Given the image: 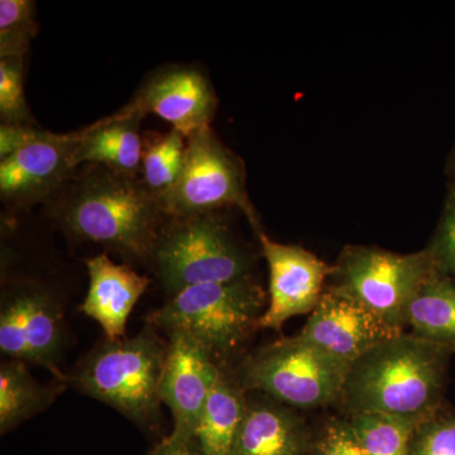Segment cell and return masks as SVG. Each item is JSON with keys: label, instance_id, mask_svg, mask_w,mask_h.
I'll return each mask as SVG.
<instances>
[{"label": "cell", "instance_id": "8fae6325", "mask_svg": "<svg viewBox=\"0 0 455 455\" xmlns=\"http://www.w3.org/2000/svg\"><path fill=\"white\" fill-rule=\"evenodd\" d=\"M259 236L269 272V305L259 329L280 331L291 317L313 313L334 267L299 245L277 243L260 230Z\"/></svg>", "mask_w": 455, "mask_h": 455}, {"label": "cell", "instance_id": "5bb4252c", "mask_svg": "<svg viewBox=\"0 0 455 455\" xmlns=\"http://www.w3.org/2000/svg\"><path fill=\"white\" fill-rule=\"evenodd\" d=\"M220 373L218 362L196 341L184 335L169 337L161 400L173 418L170 436L196 438L200 416Z\"/></svg>", "mask_w": 455, "mask_h": 455}, {"label": "cell", "instance_id": "ffe728a7", "mask_svg": "<svg viewBox=\"0 0 455 455\" xmlns=\"http://www.w3.org/2000/svg\"><path fill=\"white\" fill-rule=\"evenodd\" d=\"M62 387L36 381L25 362L9 359L0 366V433L7 434L46 411Z\"/></svg>", "mask_w": 455, "mask_h": 455}, {"label": "cell", "instance_id": "30bf717a", "mask_svg": "<svg viewBox=\"0 0 455 455\" xmlns=\"http://www.w3.org/2000/svg\"><path fill=\"white\" fill-rule=\"evenodd\" d=\"M80 131L51 133L23 147L0 163V197L9 208H29L51 202L73 179Z\"/></svg>", "mask_w": 455, "mask_h": 455}, {"label": "cell", "instance_id": "6da1fadb", "mask_svg": "<svg viewBox=\"0 0 455 455\" xmlns=\"http://www.w3.org/2000/svg\"><path fill=\"white\" fill-rule=\"evenodd\" d=\"M51 215L76 241L106 245L128 259H149L167 217L140 176L90 164L50 202Z\"/></svg>", "mask_w": 455, "mask_h": 455}, {"label": "cell", "instance_id": "3957f363", "mask_svg": "<svg viewBox=\"0 0 455 455\" xmlns=\"http://www.w3.org/2000/svg\"><path fill=\"white\" fill-rule=\"evenodd\" d=\"M167 355L169 341L146 328L136 337L99 344L76 368L73 382L133 423L151 427L160 416Z\"/></svg>", "mask_w": 455, "mask_h": 455}, {"label": "cell", "instance_id": "7402d4cb", "mask_svg": "<svg viewBox=\"0 0 455 455\" xmlns=\"http://www.w3.org/2000/svg\"><path fill=\"white\" fill-rule=\"evenodd\" d=\"M368 455H411L415 431L423 421L381 414L350 415Z\"/></svg>", "mask_w": 455, "mask_h": 455}, {"label": "cell", "instance_id": "8992f818", "mask_svg": "<svg viewBox=\"0 0 455 455\" xmlns=\"http://www.w3.org/2000/svg\"><path fill=\"white\" fill-rule=\"evenodd\" d=\"M438 271L429 250L411 254L350 245L334 266V290L403 331L416 293Z\"/></svg>", "mask_w": 455, "mask_h": 455}, {"label": "cell", "instance_id": "ac0fdd59", "mask_svg": "<svg viewBox=\"0 0 455 455\" xmlns=\"http://www.w3.org/2000/svg\"><path fill=\"white\" fill-rule=\"evenodd\" d=\"M243 390L220 368L196 431V442L204 454L235 455L247 410Z\"/></svg>", "mask_w": 455, "mask_h": 455}, {"label": "cell", "instance_id": "2e32d148", "mask_svg": "<svg viewBox=\"0 0 455 455\" xmlns=\"http://www.w3.org/2000/svg\"><path fill=\"white\" fill-rule=\"evenodd\" d=\"M311 445L307 424L289 406L247 400L235 455H310Z\"/></svg>", "mask_w": 455, "mask_h": 455}, {"label": "cell", "instance_id": "7c38bea8", "mask_svg": "<svg viewBox=\"0 0 455 455\" xmlns=\"http://www.w3.org/2000/svg\"><path fill=\"white\" fill-rule=\"evenodd\" d=\"M218 99L209 77L196 66L170 65L147 77L125 114H155L188 137L211 127Z\"/></svg>", "mask_w": 455, "mask_h": 455}, {"label": "cell", "instance_id": "52a82bcc", "mask_svg": "<svg viewBox=\"0 0 455 455\" xmlns=\"http://www.w3.org/2000/svg\"><path fill=\"white\" fill-rule=\"evenodd\" d=\"M348 370L296 335L248 358L242 366V387L286 406L311 409L339 400Z\"/></svg>", "mask_w": 455, "mask_h": 455}, {"label": "cell", "instance_id": "603a6c76", "mask_svg": "<svg viewBox=\"0 0 455 455\" xmlns=\"http://www.w3.org/2000/svg\"><path fill=\"white\" fill-rule=\"evenodd\" d=\"M36 3L31 0L0 2V59H25L37 35Z\"/></svg>", "mask_w": 455, "mask_h": 455}, {"label": "cell", "instance_id": "9c48e42d", "mask_svg": "<svg viewBox=\"0 0 455 455\" xmlns=\"http://www.w3.org/2000/svg\"><path fill=\"white\" fill-rule=\"evenodd\" d=\"M64 313L55 292L35 281L9 287L0 309V350L9 359L47 367L62 379Z\"/></svg>", "mask_w": 455, "mask_h": 455}, {"label": "cell", "instance_id": "d4e9b609", "mask_svg": "<svg viewBox=\"0 0 455 455\" xmlns=\"http://www.w3.org/2000/svg\"><path fill=\"white\" fill-rule=\"evenodd\" d=\"M411 455H455V418L436 414L415 431Z\"/></svg>", "mask_w": 455, "mask_h": 455}, {"label": "cell", "instance_id": "9a60e30c", "mask_svg": "<svg viewBox=\"0 0 455 455\" xmlns=\"http://www.w3.org/2000/svg\"><path fill=\"white\" fill-rule=\"evenodd\" d=\"M89 290L82 311L103 328L108 340L124 338L133 307L146 292L149 278L127 265H116L107 254L85 260Z\"/></svg>", "mask_w": 455, "mask_h": 455}, {"label": "cell", "instance_id": "484cf974", "mask_svg": "<svg viewBox=\"0 0 455 455\" xmlns=\"http://www.w3.org/2000/svg\"><path fill=\"white\" fill-rule=\"evenodd\" d=\"M310 455H368L349 420L331 419L313 440Z\"/></svg>", "mask_w": 455, "mask_h": 455}, {"label": "cell", "instance_id": "f1b7e54d", "mask_svg": "<svg viewBox=\"0 0 455 455\" xmlns=\"http://www.w3.org/2000/svg\"><path fill=\"white\" fill-rule=\"evenodd\" d=\"M148 455H205L196 438L175 439L167 436L160 444L156 445Z\"/></svg>", "mask_w": 455, "mask_h": 455}, {"label": "cell", "instance_id": "44dd1931", "mask_svg": "<svg viewBox=\"0 0 455 455\" xmlns=\"http://www.w3.org/2000/svg\"><path fill=\"white\" fill-rule=\"evenodd\" d=\"M187 137L171 130L166 134H154L143 140L140 179L157 199L175 187L184 170Z\"/></svg>", "mask_w": 455, "mask_h": 455}, {"label": "cell", "instance_id": "5b68a950", "mask_svg": "<svg viewBox=\"0 0 455 455\" xmlns=\"http://www.w3.org/2000/svg\"><path fill=\"white\" fill-rule=\"evenodd\" d=\"M171 296L197 284L250 277L251 259L218 212L169 218L151 257Z\"/></svg>", "mask_w": 455, "mask_h": 455}, {"label": "cell", "instance_id": "277c9868", "mask_svg": "<svg viewBox=\"0 0 455 455\" xmlns=\"http://www.w3.org/2000/svg\"><path fill=\"white\" fill-rule=\"evenodd\" d=\"M265 307V293L252 278L188 287L155 311L152 328L167 337L184 335L212 358L235 352L254 331Z\"/></svg>", "mask_w": 455, "mask_h": 455}, {"label": "cell", "instance_id": "ba28073f", "mask_svg": "<svg viewBox=\"0 0 455 455\" xmlns=\"http://www.w3.org/2000/svg\"><path fill=\"white\" fill-rule=\"evenodd\" d=\"M158 202L169 218L217 212L224 206L235 205L256 224L245 190L243 164L211 127L188 137L181 176Z\"/></svg>", "mask_w": 455, "mask_h": 455}, {"label": "cell", "instance_id": "d6986e66", "mask_svg": "<svg viewBox=\"0 0 455 455\" xmlns=\"http://www.w3.org/2000/svg\"><path fill=\"white\" fill-rule=\"evenodd\" d=\"M407 324L416 337L455 352V280L433 275L410 304Z\"/></svg>", "mask_w": 455, "mask_h": 455}, {"label": "cell", "instance_id": "cb8c5ba5", "mask_svg": "<svg viewBox=\"0 0 455 455\" xmlns=\"http://www.w3.org/2000/svg\"><path fill=\"white\" fill-rule=\"evenodd\" d=\"M25 59H0V119L2 124L35 125L23 88Z\"/></svg>", "mask_w": 455, "mask_h": 455}, {"label": "cell", "instance_id": "4316f807", "mask_svg": "<svg viewBox=\"0 0 455 455\" xmlns=\"http://www.w3.org/2000/svg\"><path fill=\"white\" fill-rule=\"evenodd\" d=\"M427 250L440 274L455 280V178L449 188L438 232Z\"/></svg>", "mask_w": 455, "mask_h": 455}, {"label": "cell", "instance_id": "7a4b0ae2", "mask_svg": "<svg viewBox=\"0 0 455 455\" xmlns=\"http://www.w3.org/2000/svg\"><path fill=\"white\" fill-rule=\"evenodd\" d=\"M449 350L400 334L349 367L341 400L350 415L381 414L427 421L439 414Z\"/></svg>", "mask_w": 455, "mask_h": 455}, {"label": "cell", "instance_id": "f546056e", "mask_svg": "<svg viewBox=\"0 0 455 455\" xmlns=\"http://www.w3.org/2000/svg\"><path fill=\"white\" fill-rule=\"evenodd\" d=\"M453 178H455V152H454V157H453Z\"/></svg>", "mask_w": 455, "mask_h": 455}, {"label": "cell", "instance_id": "e0dca14e", "mask_svg": "<svg viewBox=\"0 0 455 455\" xmlns=\"http://www.w3.org/2000/svg\"><path fill=\"white\" fill-rule=\"evenodd\" d=\"M142 116L119 110L80 131L75 163L99 164L116 172L137 175L142 164L143 140L140 134Z\"/></svg>", "mask_w": 455, "mask_h": 455}, {"label": "cell", "instance_id": "4fadbf2b", "mask_svg": "<svg viewBox=\"0 0 455 455\" xmlns=\"http://www.w3.org/2000/svg\"><path fill=\"white\" fill-rule=\"evenodd\" d=\"M403 334L333 287L323 293L299 337L320 352L352 366L374 347Z\"/></svg>", "mask_w": 455, "mask_h": 455}, {"label": "cell", "instance_id": "83f0119b", "mask_svg": "<svg viewBox=\"0 0 455 455\" xmlns=\"http://www.w3.org/2000/svg\"><path fill=\"white\" fill-rule=\"evenodd\" d=\"M52 132L35 125H8L0 127V161L9 157L18 149L47 139Z\"/></svg>", "mask_w": 455, "mask_h": 455}]
</instances>
